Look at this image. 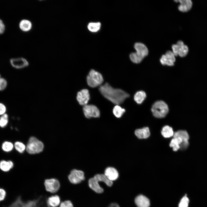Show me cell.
Wrapping results in <instances>:
<instances>
[{"label":"cell","instance_id":"1","mask_svg":"<svg viewBox=\"0 0 207 207\" xmlns=\"http://www.w3.org/2000/svg\"><path fill=\"white\" fill-rule=\"evenodd\" d=\"M99 90L104 97L116 105L122 104L130 96L129 94L123 90L114 88L107 83L101 85Z\"/></svg>","mask_w":207,"mask_h":207},{"label":"cell","instance_id":"2","mask_svg":"<svg viewBox=\"0 0 207 207\" xmlns=\"http://www.w3.org/2000/svg\"><path fill=\"white\" fill-rule=\"evenodd\" d=\"M134 47L136 51L131 53L129 55L130 58L133 63L138 64L147 55L148 50L145 45L140 42L135 43Z\"/></svg>","mask_w":207,"mask_h":207},{"label":"cell","instance_id":"3","mask_svg":"<svg viewBox=\"0 0 207 207\" xmlns=\"http://www.w3.org/2000/svg\"><path fill=\"white\" fill-rule=\"evenodd\" d=\"M151 110L154 117L162 118L166 115L169 109L167 105L165 102L160 100L156 101L153 104Z\"/></svg>","mask_w":207,"mask_h":207},{"label":"cell","instance_id":"4","mask_svg":"<svg viewBox=\"0 0 207 207\" xmlns=\"http://www.w3.org/2000/svg\"><path fill=\"white\" fill-rule=\"evenodd\" d=\"M44 145L40 141L34 137H30L26 146V150L29 154H35L43 151Z\"/></svg>","mask_w":207,"mask_h":207},{"label":"cell","instance_id":"5","mask_svg":"<svg viewBox=\"0 0 207 207\" xmlns=\"http://www.w3.org/2000/svg\"><path fill=\"white\" fill-rule=\"evenodd\" d=\"M88 85L92 88H95L101 86L103 81L101 74L93 69H91L86 78Z\"/></svg>","mask_w":207,"mask_h":207},{"label":"cell","instance_id":"6","mask_svg":"<svg viewBox=\"0 0 207 207\" xmlns=\"http://www.w3.org/2000/svg\"><path fill=\"white\" fill-rule=\"evenodd\" d=\"M172 52L175 56H179L181 57L185 56L189 51L188 47L181 41H178L177 43L172 46Z\"/></svg>","mask_w":207,"mask_h":207},{"label":"cell","instance_id":"7","mask_svg":"<svg viewBox=\"0 0 207 207\" xmlns=\"http://www.w3.org/2000/svg\"><path fill=\"white\" fill-rule=\"evenodd\" d=\"M83 112L85 117L87 118H97L100 116L99 109L93 105L87 104L83 106Z\"/></svg>","mask_w":207,"mask_h":207},{"label":"cell","instance_id":"8","mask_svg":"<svg viewBox=\"0 0 207 207\" xmlns=\"http://www.w3.org/2000/svg\"><path fill=\"white\" fill-rule=\"evenodd\" d=\"M68 179L72 184L80 183L85 179L84 173L82 170L73 169L70 171V174L68 176Z\"/></svg>","mask_w":207,"mask_h":207},{"label":"cell","instance_id":"9","mask_svg":"<svg viewBox=\"0 0 207 207\" xmlns=\"http://www.w3.org/2000/svg\"><path fill=\"white\" fill-rule=\"evenodd\" d=\"M44 184L46 191L53 193L57 192L60 186L59 181L54 178L45 180Z\"/></svg>","mask_w":207,"mask_h":207},{"label":"cell","instance_id":"10","mask_svg":"<svg viewBox=\"0 0 207 207\" xmlns=\"http://www.w3.org/2000/svg\"><path fill=\"white\" fill-rule=\"evenodd\" d=\"M76 100L80 105L84 106L87 104L90 99V95L88 89H83L78 91L76 96Z\"/></svg>","mask_w":207,"mask_h":207},{"label":"cell","instance_id":"11","mask_svg":"<svg viewBox=\"0 0 207 207\" xmlns=\"http://www.w3.org/2000/svg\"><path fill=\"white\" fill-rule=\"evenodd\" d=\"M175 60V56L172 52L168 51L165 54L162 55L160 59V61L163 65L172 66L174 65Z\"/></svg>","mask_w":207,"mask_h":207},{"label":"cell","instance_id":"12","mask_svg":"<svg viewBox=\"0 0 207 207\" xmlns=\"http://www.w3.org/2000/svg\"><path fill=\"white\" fill-rule=\"evenodd\" d=\"M10 62L12 66L17 69H21L28 67L29 63L25 58L19 57L11 58Z\"/></svg>","mask_w":207,"mask_h":207},{"label":"cell","instance_id":"13","mask_svg":"<svg viewBox=\"0 0 207 207\" xmlns=\"http://www.w3.org/2000/svg\"><path fill=\"white\" fill-rule=\"evenodd\" d=\"M104 175L109 180L112 181L116 180L119 175L117 170L112 167L106 168L105 170Z\"/></svg>","mask_w":207,"mask_h":207},{"label":"cell","instance_id":"14","mask_svg":"<svg viewBox=\"0 0 207 207\" xmlns=\"http://www.w3.org/2000/svg\"><path fill=\"white\" fill-rule=\"evenodd\" d=\"M174 1L180 3V5L178 6V9L181 12H188L192 7V2L191 0H176Z\"/></svg>","mask_w":207,"mask_h":207},{"label":"cell","instance_id":"15","mask_svg":"<svg viewBox=\"0 0 207 207\" xmlns=\"http://www.w3.org/2000/svg\"><path fill=\"white\" fill-rule=\"evenodd\" d=\"M135 202L138 207H149L150 206L149 199L143 195L137 196L135 199Z\"/></svg>","mask_w":207,"mask_h":207},{"label":"cell","instance_id":"16","mask_svg":"<svg viewBox=\"0 0 207 207\" xmlns=\"http://www.w3.org/2000/svg\"><path fill=\"white\" fill-rule=\"evenodd\" d=\"M135 134L137 137L139 139L147 138L150 135V130L148 127L137 129L135 131Z\"/></svg>","mask_w":207,"mask_h":207},{"label":"cell","instance_id":"17","mask_svg":"<svg viewBox=\"0 0 207 207\" xmlns=\"http://www.w3.org/2000/svg\"><path fill=\"white\" fill-rule=\"evenodd\" d=\"M98 182L93 177L91 178L89 180V187L96 192L101 193L103 192V190L99 185Z\"/></svg>","mask_w":207,"mask_h":207},{"label":"cell","instance_id":"18","mask_svg":"<svg viewBox=\"0 0 207 207\" xmlns=\"http://www.w3.org/2000/svg\"><path fill=\"white\" fill-rule=\"evenodd\" d=\"M19 26L21 30L24 32H28L32 29V22L30 20L23 19L20 21Z\"/></svg>","mask_w":207,"mask_h":207},{"label":"cell","instance_id":"19","mask_svg":"<svg viewBox=\"0 0 207 207\" xmlns=\"http://www.w3.org/2000/svg\"><path fill=\"white\" fill-rule=\"evenodd\" d=\"M47 202L48 207H57L60 204V198L57 195L51 196L48 198Z\"/></svg>","mask_w":207,"mask_h":207},{"label":"cell","instance_id":"20","mask_svg":"<svg viewBox=\"0 0 207 207\" xmlns=\"http://www.w3.org/2000/svg\"><path fill=\"white\" fill-rule=\"evenodd\" d=\"M14 166L13 162L11 160H2L0 162V169L5 172L9 171Z\"/></svg>","mask_w":207,"mask_h":207},{"label":"cell","instance_id":"21","mask_svg":"<svg viewBox=\"0 0 207 207\" xmlns=\"http://www.w3.org/2000/svg\"><path fill=\"white\" fill-rule=\"evenodd\" d=\"M146 97L145 93L143 91L137 92L135 94L134 99L138 104H141L143 101Z\"/></svg>","mask_w":207,"mask_h":207},{"label":"cell","instance_id":"22","mask_svg":"<svg viewBox=\"0 0 207 207\" xmlns=\"http://www.w3.org/2000/svg\"><path fill=\"white\" fill-rule=\"evenodd\" d=\"M93 178L98 182H104L109 187H111L112 185V181L109 180L104 174H97L94 176Z\"/></svg>","mask_w":207,"mask_h":207},{"label":"cell","instance_id":"23","mask_svg":"<svg viewBox=\"0 0 207 207\" xmlns=\"http://www.w3.org/2000/svg\"><path fill=\"white\" fill-rule=\"evenodd\" d=\"M182 142V140L179 137L173 138L171 140L169 145L172 148L173 151H177L180 149V145Z\"/></svg>","mask_w":207,"mask_h":207},{"label":"cell","instance_id":"24","mask_svg":"<svg viewBox=\"0 0 207 207\" xmlns=\"http://www.w3.org/2000/svg\"><path fill=\"white\" fill-rule=\"evenodd\" d=\"M161 134L165 138H169L173 136L174 133L172 127L166 125L164 126L161 131Z\"/></svg>","mask_w":207,"mask_h":207},{"label":"cell","instance_id":"25","mask_svg":"<svg viewBox=\"0 0 207 207\" xmlns=\"http://www.w3.org/2000/svg\"><path fill=\"white\" fill-rule=\"evenodd\" d=\"M173 138L179 137L181 139L182 141H188L189 139V135L186 131L184 130H179L174 133Z\"/></svg>","mask_w":207,"mask_h":207},{"label":"cell","instance_id":"26","mask_svg":"<svg viewBox=\"0 0 207 207\" xmlns=\"http://www.w3.org/2000/svg\"><path fill=\"white\" fill-rule=\"evenodd\" d=\"M125 110L122 108L119 105H116L113 109V113L115 116L117 118L121 117L125 112Z\"/></svg>","mask_w":207,"mask_h":207},{"label":"cell","instance_id":"27","mask_svg":"<svg viewBox=\"0 0 207 207\" xmlns=\"http://www.w3.org/2000/svg\"><path fill=\"white\" fill-rule=\"evenodd\" d=\"M101 24L100 22H90L88 25L87 28L89 30L92 32H96L100 29Z\"/></svg>","mask_w":207,"mask_h":207},{"label":"cell","instance_id":"28","mask_svg":"<svg viewBox=\"0 0 207 207\" xmlns=\"http://www.w3.org/2000/svg\"><path fill=\"white\" fill-rule=\"evenodd\" d=\"M13 144L9 141H5L2 145V149L4 152H11L13 149L14 147Z\"/></svg>","mask_w":207,"mask_h":207},{"label":"cell","instance_id":"29","mask_svg":"<svg viewBox=\"0 0 207 207\" xmlns=\"http://www.w3.org/2000/svg\"><path fill=\"white\" fill-rule=\"evenodd\" d=\"M14 147L15 149L19 152L23 153L26 149V146L22 142L17 141L14 144Z\"/></svg>","mask_w":207,"mask_h":207},{"label":"cell","instance_id":"30","mask_svg":"<svg viewBox=\"0 0 207 207\" xmlns=\"http://www.w3.org/2000/svg\"><path fill=\"white\" fill-rule=\"evenodd\" d=\"M8 115L5 114L1 116L0 117V126L2 128L5 127L8 122Z\"/></svg>","mask_w":207,"mask_h":207},{"label":"cell","instance_id":"31","mask_svg":"<svg viewBox=\"0 0 207 207\" xmlns=\"http://www.w3.org/2000/svg\"><path fill=\"white\" fill-rule=\"evenodd\" d=\"M24 202L23 201L20 197H18L16 199L9 207H23Z\"/></svg>","mask_w":207,"mask_h":207},{"label":"cell","instance_id":"32","mask_svg":"<svg viewBox=\"0 0 207 207\" xmlns=\"http://www.w3.org/2000/svg\"><path fill=\"white\" fill-rule=\"evenodd\" d=\"M189 199L186 195L181 200L179 204V207H188Z\"/></svg>","mask_w":207,"mask_h":207},{"label":"cell","instance_id":"33","mask_svg":"<svg viewBox=\"0 0 207 207\" xmlns=\"http://www.w3.org/2000/svg\"><path fill=\"white\" fill-rule=\"evenodd\" d=\"M7 82L6 80L4 78L1 77L0 78V91L4 90L6 87Z\"/></svg>","mask_w":207,"mask_h":207},{"label":"cell","instance_id":"34","mask_svg":"<svg viewBox=\"0 0 207 207\" xmlns=\"http://www.w3.org/2000/svg\"><path fill=\"white\" fill-rule=\"evenodd\" d=\"M60 207H73V206L70 201L66 200L62 202L61 204Z\"/></svg>","mask_w":207,"mask_h":207},{"label":"cell","instance_id":"35","mask_svg":"<svg viewBox=\"0 0 207 207\" xmlns=\"http://www.w3.org/2000/svg\"><path fill=\"white\" fill-rule=\"evenodd\" d=\"M6 196L5 190L2 188H0V202L3 200Z\"/></svg>","mask_w":207,"mask_h":207},{"label":"cell","instance_id":"36","mask_svg":"<svg viewBox=\"0 0 207 207\" xmlns=\"http://www.w3.org/2000/svg\"><path fill=\"white\" fill-rule=\"evenodd\" d=\"M189 145L188 141H182L180 145V149L181 150L186 149Z\"/></svg>","mask_w":207,"mask_h":207},{"label":"cell","instance_id":"37","mask_svg":"<svg viewBox=\"0 0 207 207\" xmlns=\"http://www.w3.org/2000/svg\"><path fill=\"white\" fill-rule=\"evenodd\" d=\"M6 110V108L5 105L0 103V115H2L5 114Z\"/></svg>","mask_w":207,"mask_h":207},{"label":"cell","instance_id":"38","mask_svg":"<svg viewBox=\"0 0 207 207\" xmlns=\"http://www.w3.org/2000/svg\"><path fill=\"white\" fill-rule=\"evenodd\" d=\"M5 26L3 21L0 19V34H2L5 31Z\"/></svg>","mask_w":207,"mask_h":207},{"label":"cell","instance_id":"39","mask_svg":"<svg viewBox=\"0 0 207 207\" xmlns=\"http://www.w3.org/2000/svg\"><path fill=\"white\" fill-rule=\"evenodd\" d=\"M108 207H120V206L116 203H112Z\"/></svg>","mask_w":207,"mask_h":207},{"label":"cell","instance_id":"40","mask_svg":"<svg viewBox=\"0 0 207 207\" xmlns=\"http://www.w3.org/2000/svg\"><path fill=\"white\" fill-rule=\"evenodd\" d=\"M1 78V75H0V78Z\"/></svg>","mask_w":207,"mask_h":207}]
</instances>
